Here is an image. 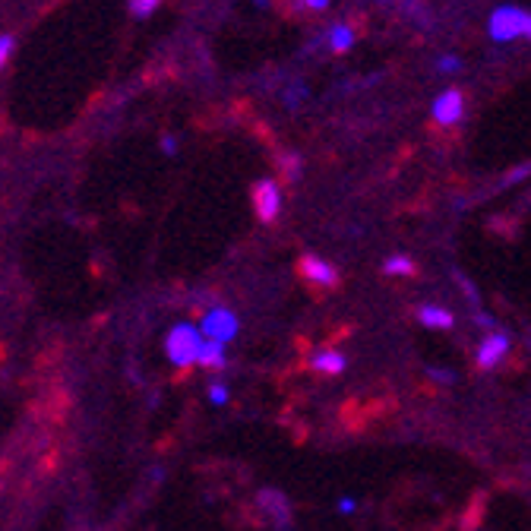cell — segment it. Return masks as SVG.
<instances>
[{
  "instance_id": "obj_1",
  "label": "cell",
  "mask_w": 531,
  "mask_h": 531,
  "mask_svg": "<svg viewBox=\"0 0 531 531\" xmlns=\"http://www.w3.org/2000/svg\"><path fill=\"white\" fill-rule=\"evenodd\" d=\"M389 411H396V399L392 396H373V399H351L339 408V421L345 424V430H361L373 427L377 421H383Z\"/></svg>"
},
{
  "instance_id": "obj_2",
  "label": "cell",
  "mask_w": 531,
  "mask_h": 531,
  "mask_svg": "<svg viewBox=\"0 0 531 531\" xmlns=\"http://www.w3.org/2000/svg\"><path fill=\"white\" fill-rule=\"evenodd\" d=\"M203 345H206V339H203L200 326H193V323H177V326L168 332L165 351H168V358H171L174 367L190 370L196 361H200Z\"/></svg>"
},
{
  "instance_id": "obj_3",
  "label": "cell",
  "mask_w": 531,
  "mask_h": 531,
  "mask_svg": "<svg viewBox=\"0 0 531 531\" xmlns=\"http://www.w3.org/2000/svg\"><path fill=\"white\" fill-rule=\"evenodd\" d=\"M490 38L494 42H513V38H531V13L506 4L490 16Z\"/></svg>"
},
{
  "instance_id": "obj_4",
  "label": "cell",
  "mask_w": 531,
  "mask_h": 531,
  "mask_svg": "<svg viewBox=\"0 0 531 531\" xmlns=\"http://www.w3.org/2000/svg\"><path fill=\"white\" fill-rule=\"evenodd\" d=\"M298 275L301 279L317 291V294H323V291H336L342 282H339V272H336V266H329L326 260H320V257H313V253H304V257L298 260Z\"/></svg>"
},
{
  "instance_id": "obj_5",
  "label": "cell",
  "mask_w": 531,
  "mask_h": 531,
  "mask_svg": "<svg viewBox=\"0 0 531 531\" xmlns=\"http://www.w3.org/2000/svg\"><path fill=\"white\" fill-rule=\"evenodd\" d=\"M250 200H253V212H257V219L263 225L275 222V215H279V209H282V193H279V184H275L272 177H263V181L253 184Z\"/></svg>"
},
{
  "instance_id": "obj_6",
  "label": "cell",
  "mask_w": 531,
  "mask_h": 531,
  "mask_svg": "<svg viewBox=\"0 0 531 531\" xmlns=\"http://www.w3.org/2000/svg\"><path fill=\"white\" fill-rule=\"evenodd\" d=\"M200 332H203V339H209V342L228 345L234 336H238V317H234V313L225 310V307H215V310H209L206 317H203Z\"/></svg>"
},
{
  "instance_id": "obj_7",
  "label": "cell",
  "mask_w": 531,
  "mask_h": 531,
  "mask_svg": "<svg viewBox=\"0 0 531 531\" xmlns=\"http://www.w3.org/2000/svg\"><path fill=\"white\" fill-rule=\"evenodd\" d=\"M462 111H465L462 92L459 89H446L434 102V121L443 124V127H452V124L462 121Z\"/></svg>"
},
{
  "instance_id": "obj_8",
  "label": "cell",
  "mask_w": 531,
  "mask_h": 531,
  "mask_svg": "<svg viewBox=\"0 0 531 531\" xmlns=\"http://www.w3.org/2000/svg\"><path fill=\"white\" fill-rule=\"evenodd\" d=\"M342 367H345V358L332 348L310 354V361H307V370L317 373V377H336V373H342Z\"/></svg>"
},
{
  "instance_id": "obj_9",
  "label": "cell",
  "mask_w": 531,
  "mask_h": 531,
  "mask_svg": "<svg viewBox=\"0 0 531 531\" xmlns=\"http://www.w3.org/2000/svg\"><path fill=\"white\" fill-rule=\"evenodd\" d=\"M506 348H509V342H506V336H490L481 348H478V358H475V364L481 367V370H490V367H497L500 361H503V354H506Z\"/></svg>"
},
{
  "instance_id": "obj_10",
  "label": "cell",
  "mask_w": 531,
  "mask_h": 531,
  "mask_svg": "<svg viewBox=\"0 0 531 531\" xmlns=\"http://www.w3.org/2000/svg\"><path fill=\"white\" fill-rule=\"evenodd\" d=\"M484 513H487V494H475L468 503V509L462 513V519H459V528L462 531H481Z\"/></svg>"
},
{
  "instance_id": "obj_11",
  "label": "cell",
  "mask_w": 531,
  "mask_h": 531,
  "mask_svg": "<svg viewBox=\"0 0 531 531\" xmlns=\"http://www.w3.org/2000/svg\"><path fill=\"white\" fill-rule=\"evenodd\" d=\"M260 503H263L260 509H266L275 525H288V503H285L282 494H275V490H263Z\"/></svg>"
},
{
  "instance_id": "obj_12",
  "label": "cell",
  "mask_w": 531,
  "mask_h": 531,
  "mask_svg": "<svg viewBox=\"0 0 531 531\" xmlns=\"http://www.w3.org/2000/svg\"><path fill=\"white\" fill-rule=\"evenodd\" d=\"M196 364L206 367V370H222V367H225V345L206 339V345H203V351H200V361H196Z\"/></svg>"
},
{
  "instance_id": "obj_13",
  "label": "cell",
  "mask_w": 531,
  "mask_h": 531,
  "mask_svg": "<svg viewBox=\"0 0 531 531\" xmlns=\"http://www.w3.org/2000/svg\"><path fill=\"white\" fill-rule=\"evenodd\" d=\"M329 45H332V51H348L351 45H354V32L345 26V23H339V26H332L329 29Z\"/></svg>"
},
{
  "instance_id": "obj_14",
  "label": "cell",
  "mask_w": 531,
  "mask_h": 531,
  "mask_svg": "<svg viewBox=\"0 0 531 531\" xmlns=\"http://www.w3.org/2000/svg\"><path fill=\"white\" fill-rule=\"evenodd\" d=\"M421 320L427 323V326H437V329H449L452 323V313H446V310H440V307H424L421 310Z\"/></svg>"
},
{
  "instance_id": "obj_15",
  "label": "cell",
  "mask_w": 531,
  "mask_h": 531,
  "mask_svg": "<svg viewBox=\"0 0 531 531\" xmlns=\"http://www.w3.org/2000/svg\"><path fill=\"white\" fill-rule=\"evenodd\" d=\"M159 4H162V0H130V13L133 16H152L155 10H159Z\"/></svg>"
},
{
  "instance_id": "obj_16",
  "label": "cell",
  "mask_w": 531,
  "mask_h": 531,
  "mask_svg": "<svg viewBox=\"0 0 531 531\" xmlns=\"http://www.w3.org/2000/svg\"><path fill=\"white\" fill-rule=\"evenodd\" d=\"M383 272H386V275H396V272H405V275H415L418 269H415V266H411V263H408L405 257H396V260H389V263L383 266Z\"/></svg>"
},
{
  "instance_id": "obj_17",
  "label": "cell",
  "mask_w": 531,
  "mask_h": 531,
  "mask_svg": "<svg viewBox=\"0 0 531 531\" xmlns=\"http://www.w3.org/2000/svg\"><path fill=\"white\" fill-rule=\"evenodd\" d=\"M10 54H13V35H0V70L7 67Z\"/></svg>"
},
{
  "instance_id": "obj_18",
  "label": "cell",
  "mask_w": 531,
  "mask_h": 531,
  "mask_svg": "<svg viewBox=\"0 0 531 531\" xmlns=\"http://www.w3.org/2000/svg\"><path fill=\"white\" fill-rule=\"evenodd\" d=\"M351 336V326H339L336 332H329V345H339Z\"/></svg>"
},
{
  "instance_id": "obj_19",
  "label": "cell",
  "mask_w": 531,
  "mask_h": 531,
  "mask_svg": "<svg viewBox=\"0 0 531 531\" xmlns=\"http://www.w3.org/2000/svg\"><path fill=\"white\" fill-rule=\"evenodd\" d=\"M209 399H212L215 405H222V402L228 399V389H225V386H212V392H209Z\"/></svg>"
},
{
  "instance_id": "obj_20",
  "label": "cell",
  "mask_w": 531,
  "mask_h": 531,
  "mask_svg": "<svg viewBox=\"0 0 531 531\" xmlns=\"http://www.w3.org/2000/svg\"><path fill=\"white\" fill-rule=\"evenodd\" d=\"M301 7H304V10H326L329 0H301Z\"/></svg>"
},
{
  "instance_id": "obj_21",
  "label": "cell",
  "mask_w": 531,
  "mask_h": 531,
  "mask_svg": "<svg viewBox=\"0 0 531 531\" xmlns=\"http://www.w3.org/2000/svg\"><path fill=\"white\" fill-rule=\"evenodd\" d=\"M462 64H459V57H443L440 61V70H459Z\"/></svg>"
},
{
  "instance_id": "obj_22",
  "label": "cell",
  "mask_w": 531,
  "mask_h": 531,
  "mask_svg": "<svg viewBox=\"0 0 531 531\" xmlns=\"http://www.w3.org/2000/svg\"><path fill=\"white\" fill-rule=\"evenodd\" d=\"M162 149H165V152H174V136H165V140H162Z\"/></svg>"
}]
</instances>
